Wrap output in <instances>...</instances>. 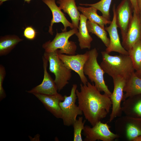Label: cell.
<instances>
[{
    "label": "cell",
    "instance_id": "19",
    "mask_svg": "<svg viewBox=\"0 0 141 141\" xmlns=\"http://www.w3.org/2000/svg\"><path fill=\"white\" fill-rule=\"evenodd\" d=\"M57 3L59 5V8L69 16L74 28L78 29L81 14L76 5L75 0H61Z\"/></svg>",
    "mask_w": 141,
    "mask_h": 141
},
{
    "label": "cell",
    "instance_id": "12",
    "mask_svg": "<svg viewBox=\"0 0 141 141\" xmlns=\"http://www.w3.org/2000/svg\"><path fill=\"white\" fill-rule=\"evenodd\" d=\"M115 9V5L114 4L113 8L112 20L109 26L105 27V30L109 34L110 39L109 45L105 51L109 54L112 52H115L120 54L128 55V51L123 46L120 40L116 22Z\"/></svg>",
    "mask_w": 141,
    "mask_h": 141
},
{
    "label": "cell",
    "instance_id": "25",
    "mask_svg": "<svg viewBox=\"0 0 141 141\" xmlns=\"http://www.w3.org/2000/svg\"><path fill=\"white\" fill-rule=\"evenodd\" d=\"M112 0H101L93 4H82L79 5L86 6H91L100 11L102 16L108 20H110V9Z\"/></svg>",
    "mask_w": 141,
    "mask_h": 141
},
{
    "label": "cell",
    "instance_id": "14",
    "mask_svg": "<svg viewBox=\"0 0 141 141\" xmlns=\"http://www.w3.org/2000/svg\"><path fill=\"white\" fill-rule=\"evenodd\" d=\"M44 70V78L41 84L31 90L26 91L27 93L33 94H39L46 95H53L58 93L56 86L47 70L48 60L43 56L42 58Z\"/></svg>",
    "mask_w": 141,
    "mask_h": 141
},
{
    "label": "cell",
    "instance_id": "34",
    "mask_svg": "<svg viewBox=\"0 0 141 141\" xmlns=\"http://www.w3.org/2000/svg\"><path fill=\"white\" fill-rule=\"evenodd\" d=\"M9 0H0V5L2 4L4 2L8 1Z\"/></svg>",
    "mask_w": 141,
    "mask_h": 141
},
{
    "label": "cell",
    "instance_id": "4",
    "mask_svg": "<svg viewBox=\"0 0 141 141\" xmlns=\"http://www.w3.org/2000/svg\"><path fill=\"white\" fill-rule=\"evenodd\" d=\"M57 50L50 52H45L43 56L49 62L50 71L55 75L54 82L59 92L69 83L72 77V70L59 58Z\"/></svg>",
    "mask_w": 141,
    "mask_h": 141
},
{
    "label": "cell",
    "instance_id": "9",
    "mask_svg": "<svg viewBox=\"0 0 141 141\" xmlns=\"http://www.w3.org/2000/svg\"><path fill=\"white\" fill-rule=\"evenodd\" d=\"M114 85L113 91L110 97L112 103V110L109 122H112L116 118L121 116L122 113L121 102L124 95V89L127 80L121 77L112 78Z\"/></svg>",
    "mask_w": 141,
    "mask_h": 141
},
{
    "label": "cell",
    "instance_id": "16",
    "mask_svg": "<svg viewBox=\"0 0 141 141\" xmlns=\"http://www.w3.org/2000/svg\"><path fill=\"white\" fill-rule=\"evenodd\" d=\"M50 8L52 15V18L51 21L50 25L49 27V32L52 35V26L55 23H61L64 26L63 29H62V32L67 31V28L69 27L71 28H74L72 23L69 22L67 19L64 14L61 11V9L56 5L55 0H42Z\"/></svg>",
    "mask_w": 141,
    "mask_h": 141
},
{
    "label": "cell",
    "instance_id": "23",
    "mask_svg": "<svg viewBox=\"0 0 141 141\" xmlns=\"http://www.w3.org/2000/svg\"><path fill=\"white\" fill-rule=\"evenodd\" d=\"M86 26L89 33L95 34L101 40L106 48L108 47L110 44V39L107 37V33L105 28L89 20L87 21Z\"/></svg>",
    "mask_w": 141,
    "mask_h": 141
},
{
    "label": "cell",
    "instance_id": "33",
    "mask_svg": "<svg viewBox=\"0 0 141 141\" xmlns=\"http://www.w3.org/2000/svg\"><path fill=\"white\" fill-rule=\"evenodd\" d=\"M139 16L140 23L141 24V11L139 12Z\"/></svg>",
    "mask_w": 141,
    "mask_h": 141
},
{
    "label": "cell",
    "instance_id": "29",
    "mask_svg": "<svg viewBox=\"0 0 141 141\" xmlns=\"http://www.w3.org/2000/svg\"><path fill=\"white\" fill-rule=\"evenodd\" d=\"M133 10L138 14H139V11L138 6L137 0H130Z\"/></svg>",
    "mask_w": 141,
    "mask_h": 141
},
{
    "label": "cell",
    "instance_id": "27",
    "mask_svg": "<svg viewBox=\"0 0 141 141\" xmlns=\"http://www.w3.org/2000/svg\"><path fill=\"white\" fill-rule=\"evenodd\" d=\"M6 74L4 67L2 64L0 65V101L5 98L6 95L3 87V84Z\"/></svg>",
    "mask_w": 141,
    "mask_h": 141
},
{
    "label": "cell",
    "instance_id": "26",
    "mask_svg": "<svg viewBox=\"0 0 141 141\" xmlns=\"http://www.w3.org/2000/svg\"><path fill=\"white\" fill-rule=\"evenodd\" d=\"M85 121V120L83 121L82 117L79 116L78 119H76L74 122L73 125L74 128V141H83L81 132L84 129Z\"/></svg>",
    "mask_w": 141,
    "mask_h": 141
},
{
    "label": "cell",
    "instance_id": "20",
    "mask_svg": "<svg viewBox=\"0 0 141 141\" xmlns=\"http://www.w3.org/2000/svg\"><path fill=\"white\" fill-rule=\"evenodd\" d=\"M78 8L79 11L89 20L98 24L103 28H105V26L110 24L111 22V21L108 20L102 16L99 15L97 13V10L93 7H85L79 6Z\"/></svg>",
    "mask_w": 141,
    "mask_h": 141
},
{
    "label": "cell",
    "instance_id": "35",
    "mask_svg": "<svg viewBox=\"0 0 141 141\" xmlns=\"http://www.w3.org/2000/svg\"><path fill=\"white\" fill-rule=\"evenodd\" d=\"M25 2H26L27 3H29L31 0H24ZM58 1H60L61 0H58Z\"/></svg>",
    "mask_w": 141,
    "mask_h": 141
},
{
    "label": "cell",
    "instance_id": "3",
    "mask_svg": "<svg viewBox=\"0 0 141 141\" xmlns=\"http://www.w3.org/2000/svg\"><path fill=\"white\" fill-rule=\"evenodd\" d=\"M89 56L84 67V72L87 75L95 86L100 92L110 97L112 93L106 84L104 77L105 73L98 64L97 60L98 53L96 48L88 51Z\"/></svg>",
    "mask_w": 141,
    "mask_h": 141
},
{
    "label": "cell",
    "instance_id": "2",
    "mask_svg": "<svg viewBox=\"0 0 141 141\" xmlns=\"http://www.w3.org/2000/svg\"><path fill=\"white\" fill-rule=\"evenodd\" d=\"M101 54L102 61L100 66L104 72L112 78L121 77L127 80L135 72L129 55H111L105 51H101Z\"/></svg>",
    "mask_w": 141,
    "mask_h": 141
},
{
    "label": "cell",
    "instance_id": "13",
    "mask_svg": "<svg viewBox=\"0 0 141 141\" xmlns=\"http://www.w3.org/2000/svg\"><path fill=\"white\" fill-rule=\"evenodd\" d=\"M141 40V24L139 14L133 10V14L126 36L121 44L128 51L137 42Z\"/></svg>",
    "mask_w": 141,
    "mask_h": 141
},
{
    "label": "cell",
    "instance_id": "18",
    "mask_svg": "<svg viewBox=\"0 0 141 141\" xmlns=\"http://www.w3.org/2000/svg\"><path fill=\"white\" fill-rule=\"evenodd\" d=\"M87 19L82 14L80 16L78 31L75 34L77 36L80 49H83L91 47V43L93 39L89 34L86 26Z\"/></svg>",
    "mask_w": 141,
    "mask_h": 141
},
{
    "label": "cell",
    "instance_id": "31",
    "mask_svg": "<svg viewBox=\"0 0 141 141\" xmlns=\"http://www.w3.org/2000/svg\"><path fill=\"white\" fill-rule=\"evenodd\" d=\"M138 6L140 11H141V0H137Z\"/></svg>",
    "mask_w": 141,
    "mask_h": 141
},
{
    "label": "cell",
    "instance_id": "28",
    "mask_svg": "<svg viewBox=\"0 0 141 141\" xmlns=\"http://www.w3.org/2000/svg\"><path fill=\"white\" fill-rule=\"evenodd\" d=\"M36 32L32 26H28L26 28L24 32V35L27 39L30 40L34 39L36 36Z\"/></svg>",
    "mask_w": 141,
    "mask_h": 141
},
{
    "label": "cell",
    "instance_id": "30",
    "mask_svg": "<svg viewBox=\"0 0 141 141\" xmlns=\"http://www.w3.org/2000/svg\"><path fill=\"white\" fill-rule=\"evenodd\" d=\"M134 73L138 77L141 79V69L138 70L136 71Z\"/></svg>",
    "mask_w": 141,
    "mask_h": 141
},
{
    "label": "cell",
    "instance_id": "24",
    "mask_svg": "<svg viewBox=\"0 0 141 141\" xmlns=\"http://www.w3.org/2000/svg\"><path fill=\"white\" fill-rule=\"evenodd\" d=\"M136 71L141 69V40L136 43L128 51Z\"/></svg>",
    "mask_w": 141,
    "mask_h": 141
},
{
    "label": "cell",
    "instance_id": "6",
    "mask_svg": "<svg viewBox=\"0 0 141 141\" xmlns=\"http://www.w3.org/2000/svg\"><path fill=\"white\" fill-rule=\"evenodd\" d=\"M115 133L125 140L132 141L141 136V119L125 115L120 116L114 123Z\"/></svg>",
    "mask_w": 141,
    "mask_h": 141
},
{
    "label": "cell",
    "instance_id": "22",
    "mask_svg": "<svg viewBox=\"0 0 141 141\" xmlns=\"http://www.w3.org/2000/svg\"><path fill=\"white\" fill-rule=\"evenodd\" d=\"M23 39L15 35H8L0 38V56L9 54Z\"/></svg>",
    "mask_w": 141,
    "mask_h": 141
},
{
    "label": "cell",
    "instance_id": "11",
    "mask_svg": "<svg viewBox=\"0 0 141 141\" xmlns=\"http://www.w3.org/2000/svg\"><path fill=\"white\" fill-rule=\"evenodd\" d=\"M130 0H122L115 9L116 22L120 29L122 40L126 36L133 17Z\"/></svg>",
    "mask_w": 141,
    "mask_h": 141
},
{
    "label": "cell",
    "instance_id": "7",
    "mask_svg": "<svg viewBox=\"0 0 141 141\" xmlns=\"http://www.w3.org/2000/svg\"><path fill=\"white\" fill-rule=\"evenodd\" d=\"M77 85L74 84L69 96L64 95L63 101L60 103V105L62 111L61 119L64 125L69 126L73 125L79 115H82L83 113L79 106L75 104L77 99L76 91Z\"/></svg>",
    "mask_w": 141,
    "mask_h": 141
},
{
    "label": "cell",
    "instance_id": "10",
    "mask_svg": "<svg viewBox=\"0 0 141 141\" xmlns=\"http://www.w3.org/2000/svg\"><path fill=\"white\" fill-rule=\"evenodd\" d=\"M57 53L59 58L64 64L78 74L82 84H86L88 81L84 74L83 69L89 57V51H86L83 54L74 55L60 54L58 52Z\"/></svg>",
    "mask_w": 141,
    "mask_h": 141
},
{
    "label": "cell",
    "instance_id": "8",
    "mask_svg": "<svg viewBox=\"0 0 141 141\" xmlns=\"http://www.w3.org/2000/svg\"><path fill=\"white\" fill-rule=\"evenodd\" d=\"M110 126L106 123L100 121L92 126L86 125L84 126L83 134L85 137L84 141H113L119 138L116 134L112 132Z\"/></svg>",
    "mask_w": 141,
    "mask_h": 141
},
{
    "label": "cell",
    "instance_id": "5",
    "mask_svg": "<svg viewBox=\"0 0 141 141\" xmlns=\"http://www.w3.org/2000/svg\"><path fill=\"white\" fill-rule=\"evenodd\" d=\"M78 31V29L74 28L68 31L57 32L52 41L49 40L43 44L42 47L45 52H50L57 50L58 53L60 54L75 55L77 46L75 42L69 39Z\"/></svg>",
    "mask_w": 141,
    "mask_h": 141
},
{
    "label": "cell",
    "instance_id": "1",
    "mask_svg": "<svg viewBox=\"0 0 141 141\" xmlns=\"http://www.w3.org/2000/svg\"><path fill=\"white\" fill-rule=\"evenodd\" d=\"M80 91H76L78 106L86 120L92 126L105 118L112 107V102L108 95L102 94L93 84L88 82L80 84Z\"/></svg>",
    "mask_w": 141,
    "mask_h": 141
},
{
    "label": "cell",
    "instance_id": "17",
    "mask_svg": "<svg viewBox=\"0 0 141 141\" xmlns=\"http://www.w3.org/2000/svg\"><path fill=\"white\" fill-rule=\"evenodd\" d=\"M122 113L132 118H141V94L129 97L123 101Z\"/></svg>",
    "mask_w": 141,
    "mask_h": 141
},
{
    "label": "cell",
    "instance_id": "32",
    "mask_svg": "<svg viewBox=\"0 0 141 141\" xmlns=\"http://www.w3.org/2000/svg\"><path fill=\"white\" fill-rule=\"evenodd\" d=\"M133 141H141V136L136 137L133 139Z\"/></svg>",
    "mask_w": 141,
    "mask_h": 141
},
{
    "label": "cell",
    "instance_id": "21",
    "mask_svg": "<svg viewBox=\"0 0 141 141\" xmlns=\"http://www.w3.org/2000/svg\"><path fill=\"white\" fill-rule=\"evenodd\" d=\"M134 72L127 80L124 89L125 93L123 101L129 97L141 94V79Z\"/></svg>",
    "mask_w": 141,
    "mask_h": 141
},
{
    "label": "cell",
    "instance_id": "15",
    "mask_svg": "<svg viewBox=\"0 0 141 141\" xmlns=\"http://www.w3.org/2000/svg\"><path fill=\"white\" fill-rule=\"evenodd\" d=\"M43 104L45 108L57 118H62V111L60 103L64 100V96L58 93L53 95L33 94Z\"/></svg>",
    "mask_w": 141,
    "mask_h": 141
}]
</instances>
